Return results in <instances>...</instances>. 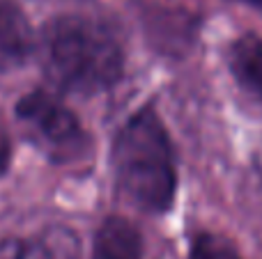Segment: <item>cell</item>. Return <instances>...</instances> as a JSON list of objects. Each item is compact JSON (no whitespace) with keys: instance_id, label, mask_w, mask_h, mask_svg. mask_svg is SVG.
<instances>
[{"instance_id":"obj_11","label":"cell","mask_w":262,"mask_h":259,"mask_svg":"<svg viewBox=\"0 0 262 259\" xmlns=\"http://www.w3.org/2000/svg\"><path fill=\"white\" fill-rule=\"evenodd\" d=\"M255 165H258V172H260V177H262V145H260L258 154H255Z\"/></svg>"},{"instance_id":"obj_3","label":"cell","mask_w":262,"mask_h":259,"mask_svg":"<svg viewBox=\"0 0 262 259\" xmlns=\"http://www.w3.org/2000/svg\"><path fill=\"white\" fill-rule=\"evenodd\" d=\"M14 113L30 140L53 161H74L85 151L88 136L81 122L51 92L32 90L23 94L14 106Z\"/></svg>"},{"instance_id":"obj_9","label":"cell","mask_w":262,"mask_h":259,"mask_svg":"<svg viewBox=\"0 0 262 259\" xmlns=\"http://www.w3.org/2000/svg\"><path fill=\"white\" fill-rule=\"evenodd\" d=\"M9 161H12V147H9V138H7V133L0 128V177L7 172Z\"/></svg>"},{"instance_id":"obj_2","label":"cell","mask_w":262,"mask_h":259,"mask_svg":"<svg viewBox=\"0 0 262 259\" xmlns=\"http://www.w3.org/2000/svg\"><path fill=\"white\" fill-rule=\"evenodd\" d=\"M111 163L118 191L134 206L161 214L172 204L177 191L175 154L157 113L143 108L120 126Z\"/></svg>"},{"instance_id":"obj_4","label":"cell","mask_w":262,"mask_h":259,"mask_svg":"<svg viewBox=\"0 0 262 259\" xmlns=\"http://www.w3.org/2000/svg\"><path fill=\"white\" fill-rule=\"evenodd\" d=\"M37 48L26 14L16 3L0 0V73L23 67Z\"/></svg>"},{"instance_id":"obj_10","label":"cell","mask_w":262,"mask_h":259,"mask_svg":"<svg viewBox=\"0 0 262 259\" xmlns=\"http://www.w3.org/2000/svg\"><path fill=\"white\" fill-rule=\"evenodd\" d=\"M235 3H242V5H249V7L262 9V0H235Z\"/></svg>"},{"instance_id":"obj_5","label":"cell","mask_w":262,"mask_h":259,"mask_svg":"<svg viewBox=\"0 0 262 259\" xmlns=\"http://www.w3.org/2000/svg\"><path fill=\"white\" fill-rule=\"evenodd\" d=\"M0 259H81V243L72 229L49 227L32 239L0 241Z\"/></svg>"},{"instance_id":"obj_8","label":"cell","mask_w":262,"mask_h":259,"mask_svg":"<svg viewBox=\"0 0 262 259\" xmlns=\"http://www.w3.org/2000/svg\"><path fill=\"white\" fill-rule=\"evenodd\" d=\"M189 259H242V255L228 239L216 234H198L191 243Z\"/></svg>"},{"instance_id":"obj_7","label":"cell","mask_w":262,"mask_h":259,"mask_svg":"<svg viewBox=\"0 0 262 259\" xmlns=\"http://www.w3.org/2000/svg\"><path fill=\"white\" fill-rule=\"evenodd\" d=\"M230 69L239 85L262 103V39L244 35L230 48Z\"/></svg>"},{"instance_id":"obj_1","label":"cell","mask_w":262,"mask_h":259,"mask_svg":"<svg viewBox=\"0 0 262 259\" xmlns=\"http://www.w3.org/2000/svg\"><path fill=\"white\" fill-rule=\"evenodd\" d=\"M46 78L72 94H97L120 81L124 48L115 32L83 14H62L44 23L35 48Z\"/></svg>"},{"instance_id":"obj_6","label":"cell","mask_w":262,"mask_h":259,"mask_svg":"<svg viewBox=\"0 0 262 259\" xmlns=\"http://www.w3.org/2000/svg\"><path fill=\"white\" fill-rule=\"evenodd\" d=\"M92 259H143L138 227L122 216L106 218L92 241Z\"/></svg>"}]
</instances>
